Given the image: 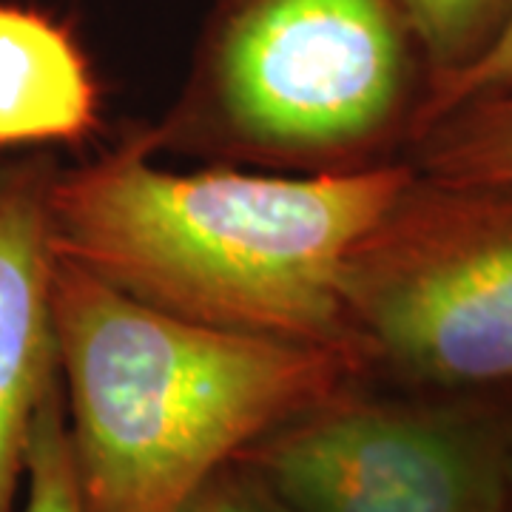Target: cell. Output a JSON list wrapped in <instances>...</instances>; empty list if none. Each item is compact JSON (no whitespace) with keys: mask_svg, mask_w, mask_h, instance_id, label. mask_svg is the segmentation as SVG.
Returning <instances> with one entry per match:
<instances>
[{"mask_svg":"<svg viewBox=\"0 0 512 512\" xmlns=\"http://www.w3.org/2000/svg\"><path fill=\"white\" fill-rule=\"evenodd\" d=\"M279 512H512L510 413L464 399L316 404L234 461Z\"/></svg>","mask_w":512,"mask_h":512,"instance_id":"obj_5","label":"cell"},{"mask_svg":"<svg viewBox=\"0 0 512 512\" xmlns=\"http://www.w3.org/2000/svg\"><path fill=\"white\" fill-rule=\"evenodd\" d=\"M510 495H512V413H510Z\"/></svg>","mask_w":512,"mask_h":512,"instance_id":"obj_13","label":"cell"},{"mask_svg":"<svg viewBox=\"0 0 512 512\" xmlns=\"http://www.w3.org/2000/svg\"><path fill=\"white\" fill-rule=\"evenodd\" d=\"M407 9L430 69L427 97L476 66L512 20V0H407Z\"/></svg>","mask_w":512,"mask_h":512,"instance_id":"obj_9","label":"cell"},{"mask_svg":"<svg viewBox=\"0 0 512 512\" xmlns=\"http://www.w3.org/2000/svg\"><path fill=\"white\" fill-rule=\"evenodd\" d=\"M52 308L86 512H177L251 444L365 376L342 350L154 311L60 256Z\"/></svg>","mask_w":512,"mask_h":512,"instance_id":"obj_2","label":"cell"},{"mask_svg":"<svg viewBox=\"0 0 512 512\" xmlns=\"http://www.w3.org/2000/svg\"><path fill=\"white\" fill-rule=\"evenodd\" d=\"M413 171L407 160L339 174L174 171L134 131L57 171L52 245L154 311L342 350L365 367L342 305V262Z\"/></svg>","mask_w":512,"mask_h":512,"instance_id":"obj_1","label":"cell"},{"mask_svg":"<svg viewBox=\"0 0 512 512\" xmlns=\"http://www.w3.org/2000/svg\"><path fill=\"white\" fill-rule=\"evenodd\" d=\"M20 512H86L74 476L63 384L57 376L37 410Z\"/></svg>","mask_w":512,"mask_h":512,"instance_id":"obj_10","label":"cell"},{"mask_svg":"<svg viewBox=\"0 0 512 512\" xmlns=\"http://www.w3.org/2000/svg\"><path fill=\"white\" fill-rule=\"evenodd\" d=\"M430 92L407 0H217L183 92L140 140L276 174L396 160Z\"/></svg>","mask_w":512,"mask_h":512,"instance_id":"obj_3","label":"cell"},{"mask_svg":"<svg viewBox=\"0 0 512 512\" xmlns=\"http://www.w3.org/2000/svg\"><path fill=\"white\" fill-rule=\"evenodd\" d=\"M339 291L367 373L444 396L512 387V185L413 171Z\"/></svg>","mask_w":512,"mask_h":512,"instance_id":"obj_4","label":"cell"},{"mask_svg":"<svg viewBox=\"0 0 512 512\" xmlns=\"http://www.w3.org/2000/svg\"><path fill=\"white\" fill-rule=\"evenodd\" d=\"M55 154L0 163V512H20L37 410L60 376L49 197Z\"/></svg>","mask_w":512,"mask_h":512,"instance_id":"obj_6","label":"cell"},{"mask_svg":"<svg viewBox=\"0 0 512 512\" xmlns=\"http://www.w3.org/2000/svg\"><path fill=\"white\" fill-rule=\"evenodd\" d=\"M177 512H279L242 467L231 464L211 476Z\"/></svg>","mask_w":512,"mask_h":512,"instance_id":"obj_12","label":"cell"},{"mask_svg":"<svg viewBox=\"0 0 512 512\" xmlns=\"http://www.w3.org/2000/svg\"><path fill=\"white\" fill-rule=\"evenodd\" d=\"M407 163L450 183L512 185V92L436 117L407 143Z\"/></svg>","mask_w":512,"mask_h":512,"instance_id":"obj_8","label":"cell"},{"mask_svg":"<svg viewBox=\"0 0 512 512\" xmlns=\"http://www.w3.org/2000/svg\"><path fill=\"white\" fill-rule=\"evenodd\" d=\"M504 92H512V20L493 43V49L481 57L476 66H470L467 72L458 74L456 80L444 83L441 89H436L427 97L413 137L427 123H433L436 117L447 114V111L458 109L464 103H473V100H481V97H493V94Z\"/></svg>","mask_w":512,"mask_h":512,"instance_id":"obj_11","label":"cell"},{"mask_svg":"<svg viewBox=\"0 0 512 512\" xmlns=\"http://www.w3.org/2000/svg\"><path fill=\"white\" fill-rule=\"evenodd\" d=\"M100 83L74 32L0 3V148L83 146L100 131Z\"/></svg>","mask_w":512,"mask_h":512,"instance_id":"obj_7","label":"cell"}]
</instances>
